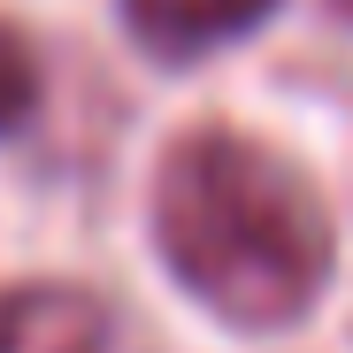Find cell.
<instances>
[{"instance_id": "obj_2", "label": "cell", "mask_w": 353, "mask_h": 353, "mask_svg": "<svg viewBox=\"0 0 353 353\" xmlns=\"http://www.w3.org/2000/svg\"><path fill=\"white\" fill-rule=\"evenodd\" d=\"M0 353H108V315L77 284H23L0 300Z\"/></svg>"}, {"instance_id": "obj_5", "label": "cell", "mask_w": 353, "mask_h": 353, "mask_svg": "<svg viewBox=\"0 0 353 353\" xmlns=\"http://www.w3.org/2000/svg\"><path fill=\"white\" fill-rule=\"evenodd\" d=\"M330 8H338V16H345V23H353V0H330Z\"/></svg>"}, {"instance_id": "obj_1", "label": "cell", "mask_w": 353, "mask_h": 353, "mask_svg": "<svg viewBox=\"0 0 353 353\" xmlns=\"http://www.w3.org/2000/svg\"><path fill=\"white\" fill-rule=\"evenodd\" d=\"M154 246L230 330H284L330 284V208L276 146L200 123L161 146Z\"/></svg>"}, {"instance_id": "obj_4", "label": "cell", "mask_w": 353, "mask_h": 353, "mask_svg": "<svg viewBox=\"0 0 353 353\" xmlns=\"http://www.w3.org/2000/svg\"><path fill=\"white\" fill-rule=\"evenodd\" d=\"M31 108H39V62H31V46L0 23V131H16Z\"/></svg>"}, {"instance_id": "obj_3", "label": "cell", "mask_w": 353, "mask_h": 353, "mask_svg": "<svg viewBox=\"0 0 353 353\" xmlns=\"http://www.w3.org/2000/svg\"><path fill=\"white\" fill-rule=\"evenodd\" d=\"M276 0H123V23L146 54L161 62H192V54H215L230 39H246Z\"/></svg>"}]
</instances>
